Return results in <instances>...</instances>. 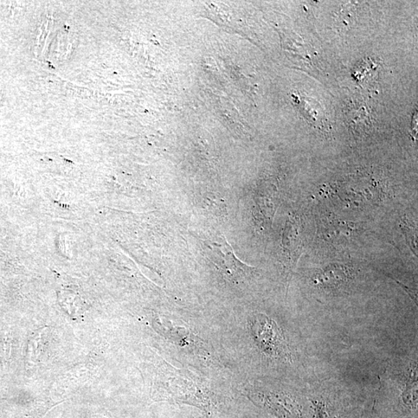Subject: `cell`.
<instances>
[{"label": "cell", "mask_w": 418, "mask_h": 418, "mask_svg": "<svg viewBox=\"0 0 418 418\" xmlns=\"http://www.w3.org/2000/svg\"><path fill=\"white\" fill-rule=\"evenodd\" d=\"M254 339L260 350L269 357L291 359V351L280 327L266 315L257 314L250 321Z\"/></svg>", "instance_id": "cell-1"}, {"label": "cell", "mask_w": 418, "mask_h": 418, "mask_svg": "<svg viewBox=\"0 0 418 418\" xmlns=\"http://www.w3.org/2000/svg\"><path fill=\"white\" fill-rule=\"evenodd\" d=\"M261 397L262 403L279 418H300L299 409L291 399L274 394Z\"/></svg>", "instance_id": "cell-2"}, {"label": "cell", "mask_w": 418, "mask_h": 418, "mask_svg": "<svg viewBox=\"0 0 418 418\" xmlns=\"http://www.w3.org/2000/svg\"><path fill=\"white\" fill-rule=\"evenodd\" d=\"M317 408L319 418H332L323 405H318Z\"/></svg>", "instance_id": "cell-3"}]
</instances>
